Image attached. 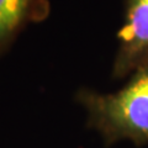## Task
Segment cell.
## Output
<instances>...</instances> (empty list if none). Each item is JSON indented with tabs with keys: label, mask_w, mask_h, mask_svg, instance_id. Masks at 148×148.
<instances>
[{
	"label": "cell",
	"mask_w": 148,
	"mask_h": 148,
	"mask_svg": "<svg viewBox=\"0 0 148 148\" xmlns=\"http://www.w3.org/2000/svg\"><path fill=\"white\" fill-rule=\"evenodd\" d=\"M77 99L86 111L89 126L106 145L148 143V63L137 68L120 90L103 94L84 89Z\"/></svg>",
	"instance_id": "cell-1"
},
{
	"label": "cell",
	"mask_w": 148,
	"mask_h": 148,
	"mask_svg": "<svg viewBox=\"0 0 148 148\" xmlns=\"http://www.w3.org/2000/svg\"><path fill=\"white\" fill-rule=\"evenodd\" d=\"M148 63V0H125L123 24L117 34L112 77L131 75Z\"/></svg>",
	"instance_id": "cell-2"
},
{
	"label": "cell",
	"mask_w": 148,
	"mask_h": 148,
	"mask_svg": "<svg viewBox=\"0 0 148 148\" xmlns=\"http://www.w3.org/2000/svg\"><path fill=\"white\" fill-rule=\"evenodd\" d=\"M45 5V0H0V52Z\"/></svg>",
	"instance_id": "cell-3"
}]
</instances>
